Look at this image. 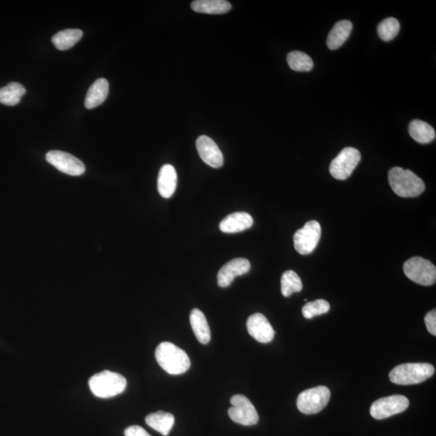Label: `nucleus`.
<instances>
[{
	"mask_svg": "<svg viewBox=\"0 0 436 436\" xmlns=\"http://www.w3.org/2000/svg\"><path fill=\"white\" fill-rule=\"evenodd\" d=\"M321 228L318 221H310L295 233L293 236L296 251L303 256L312 253L318 246Z\"/></svg>",
	"mask_w": 436,
	"mask_h": 436,
	"instance_id": "6e6552de",
	"label": "nucleus"
},
{
	"mask_svg": "<svg viewBox=\"0 0 436 436\" xmlns=\"http://www.w3.org/2000/svg\"><path fill=\"white\" fill-rule=\"evenodd\" d=\"M352 23L349 20H340L331 29L327 38V46L331 50L339 49L349 38L352 30Z\"/></svg>",
	"mask_w": 436,
	"mask_h": 436,
	"instance_id": "6ab92c4d",
	"label": "nucleus"
},
{
	"mask_svg": "<svg viewBox=\"0 0 436 436\" xmlns=\"http://www.w3.org/2000/svg\"><path fill=\"white\" fill-rule=\"evenodd\" d=\"M251 269V263L247 259L238 258L228 262L217 274V284L221 288L230 286L235 277L247 274Z\"/></svg>",
	"mask_w": 436,
	"mask_h": 436,
	"instance_id": "ddd939ff",
	"label": "nucleus"
},
{
	"mask_svg": "<svg viewBox=\"0 0 436 436\" xmlns=\"http://www.w3.org/2000/svg\"><path fill=\"white\" fill-rule=\"evenodd\" d=\"M26 90L19 82H10L7 86L0 88V103L7 106L18 105Z\"/></svg>",
	"mask_w": 436,
	"mask_h": 436,
	"instance_id": "b1692460",
	"label": "nucleus"
},
{
	"mask_svg": "<svg viewBox=\"0 0 436 436\" xmlns=\"http://www.w3.org/2000/svg\"><path fill=\"white\" fill-rule=\"evenodd\" d=\"M197 152L204 162L214 168H220L224 164V157L214 140L201 135L196 143Z\"/></svg>",
	"mask_w": 436,
	"mask_h": 436,
	"instance_id": "f8f14e48",
	"label": "nucleus"
},
{
	"mask_svg": "<svg viewBox=\"0 0 436 436\" xmlns=\"http://www.w3.org/2000/svg\"><path fill=\"white\" fill-rule=\"evenodd\" d=\"M248 333L262 344H268L274 339L275 331L269 321L262 314H254L249 317L247 321Z\"/></svg>",
	"mask_w": 436,
	"mask_h": 436,
	"instance_id": "4468645a",
	"label": "nucleus"
},
{
	"mask_svg": "<svg viewBox=\"0 0 436 436\" xmlns=\"http://www.w3.org/2000/svg\"><path fill=\"white\" fill-rule=\"evenodd\" d=\"M435 373V368L428 363H407L393 368L389 380L397 385H416L427 381Z\"/></svg>",
	"mask_w": 436,
	"mask_h": 436,
	"instance_id": "7ed1b4c3",
	"label": "nucleus"
},
{
	"mask_svg": "<svg viewBox=\"0 0 436 436\" xmlns=\"http://www.w3.org/2000/svg\"><path fill=\"white\" fill-rule=\"evenodd\" d=\"M126 436H152L147 430L139 426H131L124 430Z\"/></svg>",
	"mask_w": 436,
	"mask_h": 436,
	"instance_id": "c756f323",
	"label": "nucleus"
},
{
	"mask_svg": "<svg viewBox=\"0 0 436 436\" xmlns=\"http://www.w3.org/2000/svg\"><path fill=\"white\" fill-rule=\"evenodd\" d=\"M191 7L196 13L219 15L231 11L232 5L225 0H196Z\"/></svg>",
	"mask_w": 436,
	"mask_h": 436,
	"instance_id": "aec40b11",
	"label": "nucleus"
},
{
	"mask_svg": "<svg viewBox=\"0 0 436 436\" xmlns=\"http://www.w3.org/2000/svg\"><path fill=\"white\" fill-rule=\"evenodd\" d=\"M190 324L197 340L202 344H209L211 340V332L205 316L198 309L191 311Z\"/></svg>",
	"mask_w": 436,
	"mask_h": 436,
	"instance_id": "a211bd4d",
	"label": "nucleus"
},
{
	"mask_svg": "<svg viewBox=\"0 0 436 436\" xmlns=\"http://www.w3.org/2000/svg\"><path fill=\"white\" fill-rule=\"evenodd\" d=\"M400 31V23L393 17L382 20L378 24L377 34L384 41H391L396 38Z\"/></svg>",
	"mask_w": 436,
	"mask_h": 436,
	"instance_id": "bb28decb",
	"label": "nucleus"
},
{
	"mask_svg": "<svg viewBox=\"0 0 436 436\" xmlns=\"http://www.w3.org/2000/svg\"><path fill=\"white\" fill-rule=\"evenodd\" d=\"M330 391L326 386H317L300 393L297 400L299 411L305 414H318L327 406Z\"/></svg>",
	"mask_w": 436,
	"mask_h": 436,
	"instance_id": "423d86ee",
	"label": "nucleus"
},
{
	"mask_svg": "<svg viewBox=\"0 0 436 436\" xmlns=\"http://www.w3.org/2000/svg\"><path fill=\"white\" fill-rule=\"evenodd\" d=\"M232 407L228 411L233 422L243 426H253L259 422L256 409L247 397L238 394L231 398Z\"/></svg>",
	"mask_w": 436,
	"mask_h": 436,
	"instance_id": "9d476101",
	"label": "nucleus"
},
{
	"mask_svg": "<svg viewBox=\"0 0 436 436\" xmlns=\"http://www.w3.org/2000/svg\"><path fill=\"white\" fill-rule=\"evenodd\" d=\"M82 38L80 29H70L60 31L52 38L55 48L59 50H67L75 45Z\"/></svg>",
	"mask_w": 436,
	"mask_h": 436,
	"instance_id": "4be33fe9",
	"label": "nucleus"
},
{
	"mask_svg": "<svg viewBox=\"0 0 436 436\" xmlns=\"http://www.w3.org/2000/svg\"><path fill=\"white\" fill-rule=\"evenodd\" d=\"M409 133L415 141L427 144L435 138V129L430 124L421 120H414L409 124Z\"/></svg>",
	"mask_w": 436,
	"mask_h": 436,
	"instance_id": "5701e85b",
	"label": "nucleus"
},
{
	"mask_svg": "<svg viewBox=\"0 0 436 436\" xmlns=\"http://www.w3.org/2000/svg\"><path fill=\"white\" fill-rule=\"evenodd\" d=\"M302 279L292 270L284 272L282 277V293L285 298L290 297L294 293H300L303 290Z\"/></svg>",
	"mask_w": 436,
	"mask_h": 436,
	"instance_id": "393cba45",
	"label": "nucleus"
},
{
	"mask_svg": "<svg viewBox=\"0 0 436 436\" xmlns=\"http://www.w3.org/2000/svg\"><path fill=\"white\" fill-rule=\"evenodd\" d=\"M109 85L106 79H98L87 91L85 98V107L95 108L102 105L108 95Z\"/></svg>",
	"mask_w": 436,
	"mask_h": 436,
	"instance_id": "f3484780",
	"label": "nucleus"
},
{
	"mask_svg": "<svg viewBox=\"0 0 436 436\" xmlns=\"http://www.w3.org/2000/svg\"><path fill=\"white\" fill-rule=\"evenodd\" d=\"M330 305L326 300L319 299L306 303L303 308L304 318L307 319H313L315 316L324 314L329 312Z\"/></svg>",
	"mask_w": 436,
	"mask_h": 436,
	"instance_id": "cd10ccee",
	"label": "nucleus"
},
{
	"mask_svg": "<svg viewBox=\"0 0 436 436\" xmlns=\"http://www.w3.org/2000/svg\"><path fill=\"white\" fill-rule=\"evenodd\" d=\"M46 160L54 168L65 174L79 176L85 173V166L81 160L61 150H51L46 154Z\"/></svg>",
	"mask_w": 436,
	"mask_h": 436,
	"instance_id": "9b49d317",
	"label": "nucleus"
},
{
	"mask_svg": "<svg viewBox=\"0 0 436 436\" xmlns=\"http://www.w3.org/2000/svg\"><path fill=\"white\" fill-rule=\"evenodd\" d=\"M403 271L407 278L423 286H430L435 283V266L422 257L415 256L408 259L404 263Z\"/></svg>",
	"mask_w": 436,
	"mask_h": 436,
	"instance_id": "39448f33",
	"label": "nucleus"
},
{
	"mask_svg": "<svg viewBox=\"0 0 436 436\" xmlns=\"http://www.w3.org/2000/svg\"><path fill=\"white\" fill-rule=\"evenodd\" d=\"M252 217L245 212H233L226 216L219 225L221 231L226 233L242 232L253 226Z\"/></svg>",
	"mask_w": 436,
	"mask_h": 436,
	"instance_id": "2eb2a0df",
	"label": "nucleus"
},
{
	"mask_svg": "<svg viewBox=\"0 0 436 436\" xmlns=\"http://www.w3.org/2000/svg\"><path fill=\"white\" fill-rule=\"evenodd\" d=\"M177 186V173L173 165L165 164L160 169L158 178V190L164 198H170Z\"/></svg>",
	"mask_w": 436,
	"mask_h": 436,
	"instance_id": "dca6fc26",
	"label": "nucleus"
},
{
	"mask_svg": "<svg viewBox=\"0 0 436 436\" xmlns=\"http://www.w3.org/2000/svg\"><path fill=\"white\" fill-rule=\"evenodd\" d=\"M288 64L295 71L307 72L313 69L314 62L310 57L303 52L293 51L288 54Z\"/></svg>",
	"mask_w": 436,
	"mask_h": 436,
	"instance_id": "a878e982",
	"label": "nucleus"
},
{
	"mask_svg": "<svg viewBox=\"0 0 436 436\" xmlns=\"http://www.w3.org/2000/svg\"><path fill=\"white\" fill-rule=\"evenodd\" d=\"M145 423L160 434L168 436L173 428L175 417L170 413L158 412L147 415Z\"/></svg>",
	"mask_w": 436,
	"mask_h": 436,
	"instance_id": "412c9836",
	"label": "nucleus"
},
{
	"mask_svg": "<svg viewBox=\"0 0 436 436\" xmlns=\"http://www.w3.org/2000/svg\"><path fill=\"white\" fill-rule=\"evenodd\" d=\"M388 178L394 193L404 198L417 197L425 190L423 180L409 170L393 168L388 171Z\"/></svg>",
	"mask_w": 436,
	"mask_h": 436,
	"instance_id": "f03ea898",
	"label": "nucleus"
},
{
	"mask_svg": "<svg viewBox=\"0 0 436 436\" xmlns=\"http://www.w3.org/2000/svg\"><path fill=\"white\" fill-rule=\"evenodd\" d=\"M425 325L427 326V329L430 334L436 335V310H430L425 316Z\"/></svg>",
	"mask_w": 436,
	"mask_h": 436,
	"instance_id": "c85d7f7f",
	"label": "nucleus"
},
{
	"mask_svg": "<svg viewBox=\"0 0 436 436\" xmlns=\"http://www.w3.org/2000/svg\"><path fill=\"white\" fill-rule=\"evenodd\" d=\"M409 405L407 397L396 394L377 400L371 406L370 414L375 419H385L404 412L409 407Z\"/></svg>",
	"mask_w": 436,
	"mask_h": 436,
	"instance_id": "1a4fd4ad",
	"label": "nucleus"
},
{
	"mask_svg": "<svg viewBox=\"0 0 436 436\" xmlns=\"http://www.w3.org/2000/svg\"><path fill=\"white\" fill-rule=\"evenodd\" d=\"M361 155L356 148L346 147L336 157L330 165V173L336 180H345L350 177L353 170L359 164Z\"/></svg>",
	"mask_w": 436,
	"mask_h": 436,
	"instance_id": "0eeeda50",
	"label": "nucleus"
},
{
	"mask_svg": "<svg viewBox=\"0 0 436 436\" xmlns=\"http://www.w3.org/2000/svg\"><path fill=\"white\" fill-rule=\"evenodd\" d=\"M155 358L161 368L170 375H183L191 366L188 354L169 342H164L158 346Z\"/></svg>",
	"mask_w": 436,
	"mask_h": 436,
	"instance_id": "f257e3e1",
	"label": "nucleus"
},
{
	"mask_svg": "<svg viewBox=\"0 0 436 436\" xmlns=\"http://www.w3.org/2000/svg\"><path fill=\"white\" fill-rule=\"evenodd\" d=\"M127 382L119 373L103 371L92 377L89 380L91 391L101 398H110L121 394L126 388Z\"/></svg>",
	"mask_w": 436,
	"mask_h": 436,
	"instance_id": "20e7f679",
	"label": "nucleus"
}]
</instances>
